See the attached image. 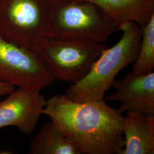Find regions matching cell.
Wrapping results in <instances>:
<instances>
[{"mask_svg":"<svg viewBox=\"0 0 154 154\" xmlns=\"http://www.w3.org/2000/svg\"><path fill=\"white\" fill-rule=\"evenodd\" d=\"M42 114L55 123L81 154H122L123 116L104 100L80 102L65 94L55 95L46 100Z\"/></svg>","mask_w":154,"mask_h":154,"instance_id":"cell-1","label":"cell"},{"mask_svg":"<svg viewBox=\"0 0 154 154\" xmlns=\"http://www.w3.org/2000/svg\"><path fill=\"white\" fill-rule=\"evenodd\" d=\"M118 25L84 0H51L48 38L89 41L104 44Z\"/></svg>","mask_w":154,"mask_h":154,"instance_id":"cell-3","label":"cell"},{"mask_svg":"<svg viewBox=\"0 0 154 154\" xmlns=\"http://www.w3.org/2000/svg\"><path fill=\"white\" fill-rule=\"evenodd\" d=\"M16 87L8 83L0 81V97L8 95L13 92Z\"/></svg>","mask_w":154,"mask_h":154,"instance_id":"cell-13","label":"cell"},{"mask_svg":"<svg viewBox=\"0 0 154 154\" xmlns=\"http://www.w3.org/2000/svg\"><path fill=\"white\" fill-rule=\"evenodd\" d=\"M112 87L116 91L106 99L121 102L118 110L154 115V72L126 74L120 80H115Z\"/></svg>","mask_w":154,"mask_h":154,"instance_id":"cell-8","label":"cell"},{"mask_svg":"<svg viewBox=\"0 0 154 154\" xmlns=\"http://www.w3.org/2000/svg\"><path fill=\"white\" fill-rule=\"evenodd\" d=\"M0 102V128L15 127L23 134L36 128L46 99L41 91L18 88Z\"/></svg>","mask_w":154,"mask_h":154,"instance_id":"cell-7","label":"cell"},{"mask_svg":"<svg viewBox=\"0 0 154 154\" xmlns=\"http://www.w3.org/2000/svg\"><path fill=\"white\" fill-rule=\"evenodd\" d=\"M97 6L117 25L134 22L142 28L154 15V0H84Z\"/></svg>","mask_w":154,"mask_h":154,"instance_id":"cell-10","label":"cell"},{"mask_svg":"<svg viewBox=\"0 0 154 154\" xmlns=\"http://www.w3.org/2000/svg\"><path fill=\"white\" fill-rule=\"evenodd\" d=\"M122 154H154V115L134 111L123 116Z\"/></svg>","mask_w":154,"mask_h":154,"instance_id":"cell-9","label":"cell"},{"mask_svg":"<svg viewBox=\"0 0 154 154\" xmlns=\"http://www.w3.org/2000/svg\"><path fill=\"white\" fill-rule=\"evenodd\" d=\"M107 48L89 41L49 38L34 48L56 81L74 84L82 80Z\"/></svg>","mask_w":154,"mask_h":154,"instance_id":"cell-4","label":"cell"},{"mask_svg":"<svg viewBox=\"0 0 154 154\" xmlns=\"http://www.w3.org/2000/svg\"><path fill=\"white\" fill-rule=\"evenodd\" d=\"M29 154H81L52 121L45 123L30 142Z\"/></svg>","mask_w":154,"mask_h":154,"instance_id":"cell-11","label":"cell"},{"mask_svg":"<svg viewBox=\"0 0 154 154\" xmlns=\"http://www.w3.org/2000/svg\"><path fill=\"white\" fill-rule=\"evenodd\" d=\"M51 0H0V37L23 47L48 38Z\"/></svg>","mask_w":154,"mask_h":154,"instance_id":"cell-5","label":"cell"},{"mask_svg":"<svg viewBox=\"0 0 154 154\" xmlns=\"http://www.w3.org/2000/svg\"><path fill=\"white\" fill-rule=\"evenodd\" d=\"M0 81L41 91L55 80L34 50L0 37Z\"/></svg>","mask_w":154,"mask_h":154,"instance_id":"cell-6","label":"cell"},{"mask_svg":"<svg viewBox=\"0 0 154 154\" xmlns=\"http://www.w3.org/2000/svg\"><path fill=\"white\" fill-rule=\"evenodd\" d=\"M142 29V39L138 55L132 67V72L144 74L154 72V15Z\"/></svg>","mask_w":154,"mask_h":154,"instance_id":"cell-12","label":"cell"},{"mask_svg":"<svg viewBox=\"0 0 154 154\" xmlns=\"http://www.w3.org/2000/svg\"><path fill=\"white\" fill-rule=\"evenodd\" d=\"M118 30L122 32L121 38L103 51L82 80L67 89L65 95L69 99L80 102L104 100L118 73L134 63L140 45L142 29L135 22H125L119 25Z\"/></svg>","mask_w":154,"mask_h":154,"instance_id":"cell-2","label":"cell"}]
</instances>
